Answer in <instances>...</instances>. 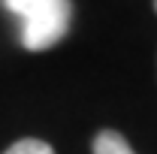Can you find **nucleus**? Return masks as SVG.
<instances>
[{
  "label": "nucleus",
  "mask_w": 157,
  "mask_h": 154,
  "mask_svg": "<svg viewBox=\"0 0 157 154\" xmlns=\"http://www.w3.org/2000/svg\"><path fill=\"white\" fill-rule=\"evenodd\" d=\"M3 6L21 24V45L27 52L55 48L70 33V0H3Z\"/></svg>",
  "instance_id": "obj_1"
},
{
  "label": "nucleus",
  "mask_w": 157,
  "mask_h": 154,
  "mask_svg": "<svg viewBox=\"0 0 157 154\" xmlns=\"http://www.w3.org/2000/svg\"><path fill=\"white\" fill-rule=\"evenodd\" d=\"M91 148H94V154H136L133 148H130V142H127L121 133H115V130L97 133V139H94Z\"/></svg>",
  "instance_id": "obj_2"
},
{
  "label": "nucleus",
  "mask_w": 157,
  "mask_h": 154,
  "mask_svg": "<svg viewBox=\"0 0 157 154\" xmlns=\"http://www.w3.org/2000/svg\"><path fill=\"white\" fill-rule=\"evenodd\" d=\"M6 154H55V151H52V145H45L39 139H18L6 148Z\"/></svg>",
  "instance_id": "obj_3"
}]
</instances>
